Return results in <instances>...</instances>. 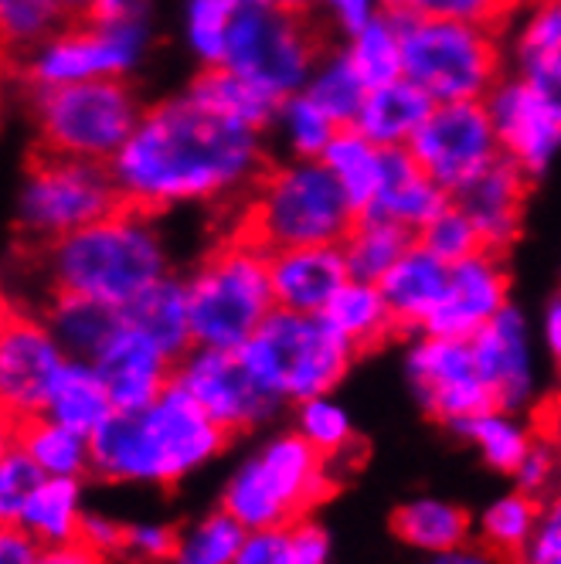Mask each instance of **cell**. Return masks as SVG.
Returning a JSON list of instances; mask_svg holds the SVG:
<instances>
[{"label": "cell", "instance_id": "cell-46", "mask_svg": "<svg viewBox=\"0 0 561 564\" xmlns=\"http://www.w3.org/2000/svg\"><path fill=\"white\" fill-rule=\"evenodd\" d=\"M520 65L561 58V0H538L517 34Z\"/></svg>", "mask_w": 561, "mask_h": 564}, {"label": "cell", "instance_id": "cell-52", "mask_svg": "<svg viewBox=\"0 0 561 564\" xmlns=\"http://www.w3.org/2000/svg\"><path fill=\"white\" fill-rule=\"evenodd\" d=\"M320 8L327 11L334 28L344 34H354L357 28H365L371 18L385 11V0H320Z\"/></svg>", "mask_w": 561, "mask_h": 564}, {"label": "cell", "instance_id": "cell-12", "mask_svg": "<svg viewBox=\"0 0 561 564\" xmlns=\"http://www.w3.org/2000/svg\"><path fill=\"white\" fill-rule=\"evenodd\" d=\"M320 58V42L303 14L256 4L235 18L222 65L283 102L306 89Z\"/></svg>", "mask_w": 561, "mask_h": 564}, {"label": "cell", "instance_id": "cell-25", "mask_svg": "<svg viewBox=\"0 0 561 564\" xmlns=\"http://www.w3.org/2000/svg\"><path fill=\"white\" fill-rule=\"evenodd\" d=\"M435 102L412 83V78H395V83L375 86L357 116V130L381 150H409L416 133L425 127Z\"/></svg>", "mask_w": 561, "mask_h": 564}, {"label": "cell", "instance_id": "cell-4", "mask_svg": "<svg viewBox=\"0 0 561 564\" xmlns=\"http://www.w3.org/2000/svg\"><path fill=\"white\" fill-rule=\"evenodd\" d=\"M357 208L320 160H287L266 167L249 191L238 231L266 252L303 246H344Z\"/></svg>", "mask_w": 561, "mask_h": 564}, {"label": "cell", "instance_id": "cell-50", "mask_svg": "<svg viewBox=\"0 0 561 564\" xmlns=\"http://www.w3.org/2000/svg\"><path fill=\"white\" fill-rule=\"evenodd\" d=\"M290 564H331V538L320 523H290Z\"/></svg>", "mask_w": 561, "mask_h": 564}, {"label": "cell", "instance_id": "cell-51", "mask_svg": "<svg viewBox=\"0 0 561 564\" xmlns=\"http://www.w3.org/2000/svg\"><path fill=\"white\" fill-rule=\"evenodd\" d=\"M123 538H127V523H119L106 513H86L83 520V541L86 547H93L96 554L109 557V554H123Z\"/></svg>", "mask_w": 561, "mask_h": 564}, {"label": "cell", "instance_id": "cell-60", "mask_svg": "<svg viewBox=\"0 0 561 564\" xmlns=\"http://www.w3.org/2000/svg\"><path fill=\"white\" fill-rule=\"evenodd\" d=\"M269 4L279 8V11H290V14H303L306 18V11L320 8V0H269Z\"/></svg>", "mask_w": 561, "mask_h": 564}, {"label": "cell", "instance_id": "cell-24", "mask_svg": "<svg viewBox=\"0 0 561 564\" xmlns=\"http://www.w3.org/2000/svg\"><path fill=\"white\" fill-rule=\"evenodd\" d=\"M450 279V262H443L439 256H432L425 246H416L395 262V269L378 282L385 303L391 310V319L398 330H425L429 316L435 313L439 300H443Z\"/></svg>", "mask_w": 561, "mask_h": 564}, {"label": "cell", "instance_id": "cell-8", "mask_svg": "<svg viewBox=\"0 0 561 564\" xmlns=\"http://www.w3.org/2000/svg\"><path fill=\"white\" fill-rule=\"evenodd\" d=\"M31 106L42 150L89 160V164H112L147 112L127 78L31 93Z\"/></svg>", "mask_w": 561, "mask_h": 564}, {"label": "cell", "instance_id": "cell-32", "mask_svg": "<svg viewBox=\"0 0 561 564\" xmlns=\"http://www.w3.org/2000/svg\"><path fill=\"white\" fill-rule=\"evenodd\" d=\"M11 438L37 463V469L45 476L83 479L86 473H93V438L75 429H65L45 415L11 422Z\"/></svg>", "mask_w": 561, "mask_h": 564}, {"label": "cell", "instance_id": "cell-61", "mask_svg": "<svg viewBox=\"0 0 561 564\" xmlns=\"http://www.w3.org/2000/svg\"><path fill=\"white\" fill-rule=\"evenodd\" d=\"M212 4H218V8H225V11H231L238 18V14L256 8V4H269V0H212Z\"/></svg>", "mask_w": 561, "mask_h": 564}, {"label": "cell", "instance_id": "cell-39", "mask_svg": "<svg viewBox=\"0 0 561 564\" xmlns=\"http://www.w3.org/2000/svg\"><path fill=\"white\" fill-rule=\"evenodd\" d=\"M320 109H324L337 127H354L371 86L360 78V72L350 65L347 52H331L316 62L310 83L303 89Z\"/></svg>", "mask_w": 561, "mask_h": 564}, {"label": "cell", "instance_id": "cell-35", "mask_svg": "<svg viewBox=\"0 0 561 564\" xmlns=\"http://www.w3.org/2000/svg\"><path fill=\"white\" fill-rule=\"evenodd\" d=\"M412 246H416V235L406 231L402 225L375 218V215H360L341 249H344L350 279L381 282Z\"/></svg>", "mask_w": 561, "mask_h": 564}, {"label": "cell", "instance_id": "cell-2", "mask_svg": "<svg viewBox=\"0 0 561 564\" xmlns=\"http://www.w3.org/2000/svg\"><path fill=\"white\" fill-rule=\"evenodd\" d=\"M228 438L184 388L171 384L150 405L116 412L93 435V473L127 487H177L215 463Z\"/></svg>", "mask_w": 561, "mask_h": 564}, {"label": "cell", "instance_id": "cell-3", "mask_svg": "<svg viewBox=\"0 0 561 564\" xmlns=\"http://www.w3.org/2000/svg\"><path fill=\"white\" fill-rule=\"evenodd\" d=\"M52 293L89 296L127 310L153 282L171 275L168 241L150 212L119 205L106 218L45 249Z\"/></svg>", "mask_w": 561, "mask_h": 564}, {"label": "cell", "instance_id": "cell-7", "mask_svg": "<svg viewBox=\"0 0 561 564\" xmlns=\"http://www.w3.org/2000/svg\"><path fill=\"white\" fill-rule=\"evenodd\" d=\"M238 354L279 405H300L331 394L347 378L357 350L324 313L313 316L276 306Z\"/></svg>", "mask_w": 561, "mask_h": 564}, {"label": "cell", "instance_id": "cell-55", "mask_svg": "<svg viewBox=\"0 0 561 564\" xmlns=\"http://www.w3.org/2000/svg\"><path fill=\"white\" fill-rule=\"evenodd\" d=\"M525 78L544 96V102L561 116V58L525 65Z\"/></svg>", "mask_w": 561, "mask_h": 564}, {"label": "cell", "instance_id": "cell-1", "mask_svg": "<svg viewBox=\"0 0 561 564\" xmlns=\"http://www.w3.org/2000/svg\"><path fill=\"white\" fill-rule=\"evenodd\" d=\"M123 205L168 212L252 191L266 174L262 130L218 116L191 93L157 102L109 164Z\"/></svg>", "mask_w": 561, "mask_h": 564}, {"label": "cell", "instance_id": "cell-27", "mask_svg": "<svg viewBox=\"0 0 561 564\" xmlns=\"http://www.w3.org/2000/svg\"><path fill=\"white\" fill-rule=\"evenodd\" d=\"M127 324L150 337L160 350L181 360L194 347L191 334V303H187V279L164 275L147 293H140L127 310Z\"/></svg>", "mask_w": 561, "mask_h": 564}, {"label": "cell", "instance_id": "cell-30", "mask_svg": "<svg viewBox=\"0 0 561 564\" xmlns=\"http://www.w3.org/2000/svg\"><path fill=\"white\" fill-rule=\"evenodd\" d=\"M391 528L412 551L443 554L470 544V513L443 497H412L395 510Z\"/></svg>", "mask_w": 561, "mask_h": 564}, {"label": "cell", "instance_id": "cell-33", "mask_svg": "<svg viewBox=\"0 0 561 564\" xmlns=\"http://www.w3.org/2000/svg\"><path fill=\"white\" fill-rule=\"evenodd\" d=\"M453 432L466 442V446L484 459L490 469L497 473H517V466L525 463V456L535 446L531 429L520 419V412H507V409H484L463 422L453 425Z\"/></svg>", "mask_w": 561, "mask_h": 564}, {"label": "cell", "instance_id": "cell-47", "mask_svg": "<svg viewBox=\"0 0 561 564\" xmlns=\"http://www.w3.org/2000/svg\"><path fill=\"white\" fill-rule=\"evenodd\" d=\"M174 528L160 520H133L127 523V538H123V554H130L140 564H168L174 547H177Z\"/></svg>", "mask_w": 561, "mask_h": 564}, {"label": "cell", "instance_id": "cell-56", "mask_svg": "<svg viewBox=\"0 0 561 564\" xmlns=\"http://www.w3.org/2000/svg\"><path fill=\"white\" fill-rule=\"evenodd\" d=\"M425 564H507V561L484 544H463V547H453L443 554H429Z\"/></svg>", "mask_w": 561, "mask_h": 564}, {"label": "cell", "instance_id": "cell-10", "mask_svg": "<svg viewBox=\"0 0 561 564\" xmlns=\"http://www.w3.org/2000/svg\"><path fill=\"white\" fill-rule=\"evenodd\" d=\"M398 24L406 78L432 102H484L500 83V52L490 28L443 18H398Z\"/></svg>", "mask_w": 561, "mask_h": 564}, {"label": "cell", "instance_id": "cell-16", "mask_svg": "<svg viewBox=\"0 0 561 564\" xmlns=\"http://www.w3.org/2000/svg\"><path fill=\"white\" fill-rule=\"evenodd\" d=\"M68 354L55 340L45 316H31L24 310H8L0 330V398L11 422L34 419L45 405V394Z\"/></svg>", "mask_w": 561, "mask_h": 564}, {"label": "cell", "instance_id": "cell-40", "mask_svg": "<svg viewBox=\"0 0 561 564\" xmlns=\"http://www.w3.org/2000/svg\"><path fill=\"white\" fill-rule=\"evenodd\" d=\"M272 130L290 160H320L341 127L306 93H296L279 102Z\"/></svg>", "mask_w": 561, "mask_h": 564}, {"label": "cell", "instance_id": "cell-43", "mask_svg": "<svg viewBox=\"0 0 561 564\" xmlns=\"http://www.w3.org/2000/svg\"><path fill=\"white\" fill-rule=\"evenodd\" d=\"M517 8V0H385V11L398 18H443L476 28H497Z\"/></svg>", "mask_w": 561, "mask_h": 564}, {"label": "cell", "instance_id": "cell-63", "mask_svg": "<svg viewBox=\"0 0 561 564\" xmlns=\"http://www.w3.org/2000/svg\"><path fill=\"white\" fill-rule=\"evenodd\" d=\"M517 564H535V561H517Z\"/></svg>", "mask_w": 561, "mask_h": 564}, {"label": "cell", "instance_id": "cell-20", "mask_svg": "<svg viewBox=\"0 0 561 564\" xmlns=\"http://www.w3.org/2000/svg\"><path fill=\"white\" fill-rule=\"evenodd\" d=\"M93 365L99 368L112 394L116 412H130L150 405L153 398H160L174 384L177 360L168 350H160L150 337L133 330L123 316V327H119V334L106 344V350Z\"/></svg>", "mask_w": 561, "mask_h": 564}, {"label": "cell", "instance_id": "cell-14", "mask_svg": "<svg viewBox=\"0 0 561 564\" xmlns=\"http://www.w3.org/2000/svg\"><path fill=\"white\" fill-rule=\"evenodd\" d=\"M409 150L450 197L504 156L487 102H435Z\"/></svg>", "mask_w": 561, "mask_h": 564}, {"label": "cell", "instance_id": "cell-59", "mask_svg": "<svg viewBox=\"0 0 561 564\" xmlns=\"http://www.w3.org/2000/svg\"><path fill=\"white\" fill-rule=\"evenodd\" d=\"M96 0H55V8L62 11V18H89Z\"/></svg>", "mask_w": 561, "mask_h": 564}, {"label": "cell", "instance_id": "cell-15", "mask_svg": "<svg viewBox=\"0 0 561 564\" xmlns=\"http://www.w3.org/2000/svg\"><path fill=\"white\" fill-rule=\"evenodd\" d=\"M406 381L422 412L450 429L494 405L470 340L422 334L406 350Z\"/></svg>", "mask_w": 561, "mask_h": 564}, {"label": "cell", "instance_id": "cell-42", "mask_svg": "<svg viewBox=\"0 0 561 564\" xmlns=\"http://www.w3.org/2000/svg\"><path fill=\"white\" fill-rule=\"evenodd\" d=\"M293 429L310 442V446L327 456L331 469L337 466V459L350 456L357 449V438H354V419L350 412L334 401L331 394H320V398H310V401H300L296 405V419H293ZM337 476V473H334Z\"/></svg>", "mask_w": 561, "mask_h": 564}, {"label": "cell", "instance_id": "cell-19", "mask_svg": "<svg viewBox=\"0 0 561 564\" xmlns=\"http://www.w3.org/2000/svg\"><path fill=\"white\" fill-rule=\"evenodd\" d=\"M507 306V272L500 265V256L484 249L450 265L443 300H439L422 334L473 340Z\"/></svg>", "mask_w": 561, "mask_h": 564}, {"label": "cell", "instance_id": "cell-11", "mask_svg": "<svg viewBox=\"0 0 561 564\" xmlns=\"http://www.w3.org/2000/svg\"><path fill=\"white\" fill-rule=\"evenodd\" d=\"M150 48L147 24H106L83 18L78 24L58 28L45 42L24 52L21 75L31 93L62 89L75 83H103L127 78Z\"/></svg>", "mask_w": 561, "mask_h": 564}, {"label": "cell", "instance_id": "cell-57", "mask_svg": "<svg viewBox=\"0 0 561 564\" xmlns=\"http://www.w3.org/2000/svg\"><path fill=\"white\" fill-rule=\"evenodd\" d=\"M541 344H544V354L554 360V368H561V293L544 306V316H541Z\"/></svg>", "mask_w": 561, "mask_h": 564}, {"label": "cell", "instance_id": "cell-22", "mask_svg": "<svg viewBox=\"0 0 561 564\" xmlns=\"http://www.w3.org/2000/svg\"><path fill=\"white\" fill-rule=\"evenodd\" d=\"M525 187L528 174L514 160L500 156L479 177H473L463 191L453 194L456 205L470 215L479 231L487 252H504L520 231V215H525Z\"/></svg>", "mask_w": 561, "mask_h": 564}, {"label": "cell", "instance_id": "cell-28", "mask_svg": "<svg viewBox=\"0 0 561 564\" xmlns=\"http://www.w3.org/2000/svg\"><path fill=\"white\" fill-rule=\"evenodd\" d=\"M42 316L52 327L55 340L62 344V350L78 360H96L106 350V344L119 334V327H123V310L72 293H52Z\"/></svg>", "mask_w": 561, "mask_h": 564}, {"label": "cell", "instance_id": "cell-53", "mask_svg": "<svg viewBox=\"0 0 561 564\" xmlns=\"http://www.w3.org/2000/svg\"><path fill=\"white\" fill-rule=\"evenodd\" d=\"M42 551L45 547L31 534H24L14 523H4V534H0V564H37Z\"/></svg>", "mask_w": 561, "mask_h": 564}, {"label": "cell", "instance_id": "cell-38", "mask_svg": "<svg viewBox=\"0 0 561 564\" xmlns=\"http://www.w3.org/2000/svg\"><path fill=\"white\" fill-rule=\"evenodd\" d=\"M544 503L525 490H510L497 497L484 517H479V544L500 554L504 561H520V554L528 551V544L538 534Z\"/></svg>", "mask_w": 561, "mask_h": 564}, {"label": "cell", "instance_id": "cell-37", "mask_svg": "<svg viewBox=\"0 0 561 564\" xmlns=\"http://www.w3.org/2000/svg\"><path fill=\"white\" fill-rule=\"evenodd\" d=\"M350 65L360 72V78L375 89L385 83H395V78L406 75V48H402V24L391 11H381L378 18H371L365 28H357L354 34H347L344 45Z\"/></svg>", "mask_w": 561, "mask_h": 564}, {"label": "cell", "instance_id": "cell-13", "mask_svg": "<svg viewBox=\"0 0 561 564\" xmlns=\"http://www.w3.org/2000/svg\"><path fill=\"white\" fill-rule=\"evenodd\" d=\"M174 384L184 388L197 401V409L228 435L252 432L283 409L249 371L246 357L238 350L191 347L177 360Z\"/></svg>", "mask_w": 561, "mask_h": 564}, {"label": "cell", "instance_id": "cell-36", "mask_svg": "<svg viewBox=\"0 0 561 564\" xmlns=\"http://www.w3.org/2000/svg\"><path fill=\"white\" fill-rule=\"evenodd\" d=\"M324 316L354 344V350L375 347L388 334L398 330L381 286L378 282H365V279H347L344 290L334 296V303L327 306Z\"/></svg>", "mask_w": 561, "mask_h": 564}, {"label": "cell", "instance_id": "cell-6", "mask_svg": "<svg viewBox=\"0 0 561 564\" xmlns=\"http://www.w3.org/2000/svg\"><path fill=\"white\" fill-rule=\"evenodd\" d=\"M194 347L242 350L276 310L269 252L242 231L187 275Z\"/></svg>", "mask_w": 561, "mask_h": 564}, {"label": "cell", "instance_id": "cell-18", "mask_svg": "<svg viewBox=\"0 0 561 564\" xmlns=\"http://www.w3.org/2000/svg\"><path fill=\"white\" fill-rule=\"evenodd\" d=\"M470 344L476 354V368L490 388L494 405L507 412L531 409L541 381H538V350L525 313L507 306Z\"/></svg>", "mask_w": 561, "mask_h": 564}, {"label": "cell", "instance_id": "cell-17", "mask_svg": "<svg viewBox=\"0 0 561 564\" xmlns=\"http://www.w3.org/2000/svg\"><path fill=\"white\" fill-rule=\"evenodd\" d=\"M500 153L525 171L541 174L561 150V116L544 102V96L525 75L497 83L484 99Z\"/></svg>", "mask_w": 561, "mask_h": 564}, {"label": "cell", "instance_id": "cell-49", "mask_svg": "<svg viewBox=\"0 0 561 564\" xmlns=\"http://www.w3.org/2000/svg\"><path fill=\"white\" fill-rule=\"evenodd\" d=\"M235 564H290V528L249 531Z\"/></svg>", "mask_w": 561, "mask_h": 564}, {"label": "cell", "instance_id": "cell-26", "mask_svg": "<svg viewBox=\"0 0 561 564\" xmlns=\"http://www.w3.org/2000/svg\"><path fill=\"white\" fill-rule=\"evenodd\" d=\"M37 415H45L65 429H75L93 438L116 415V405H112V394L93 360L68 357L58 378L52 381V388L45 394V405Z\"/></svg>", "mask_w": 561, "mask_h": 564}, {"label": "cell", "instance_id": "cell-48", "mask_svg": "<svg viewBox=\"0 0 561 564\" xmlns=\"http://www.w3.org/2000/svg\"><path fill=\"white\" fill-rule=\"evenodd\" d=\"M517 490H525L531 497H551L558 487H561V456H558V446L551 442H535L531 453L525 456V463L517 466Z\"/></svg>", "mask_w": 561, "mask_h": 564}, {"label": "cell", "instance_id": "cell-9", "mask_svg": "<svg viewBox=\"0 0 561 564\" xmlns=\"http://www.w3.org/2000/svg\"><path fill=\"white\" fill-rule=\"evenodd\" d=\"M123 205L109 164L37 153L18 187V228L28 241L55 246Z\"/></svg>", "mask_w": 561, "mask_h": 564}, {"label": "cell", "instance_id": "cell-34", "mask_svg": "<svg viewBox=\"0 0 561 564\" xmlns=\"http://www.w3.org/2000/svg\"><path fill=\"white\" fill-rule=\"evenodd\" d=\"M187 93L197 102H205L208 109H215L218 116H228L235 123L262 130V133H266V127H272L276 109H279V102L269 93H262L256 83H249L246 75L231 72L228 65L205 68L191 83Z\"/></svg>", "mask_w": 561, "mask_h": 564}, {"label": "cell", "instance_id": "cell-23", "mask_svg": "<svg viewBox=\"0 0 561 564\" xmlns=\"http://www.w3.org/2000/svg\"><path fill=\"white\" fill-rule=\"evenodd\" d=\"M450 200L453 197L419 167L412 150H388L378 197L365 215L395 221L406 231L419 235L439 212L450 205Z\"/></svg>", "mask_w": 561, "mask_h": 564}, {"label": "cell", "instance_id": "cell-45", "mask_svg": "<svg viewBox=\"0 0 561 564\" xmlns=\"http://www.w3.org/2000/svg\"><path fill=\"white\" fill-rule=\"evenodd\" d=\"M45 479L48 476L37 469V463L11 438L4 456H0V517H4V523H14L21 517L24 503Z\"/></svg>", "mask_w": 561, "mask_h": 564}, {"label": "cell", "instance_id": "cell-58", "mask_svg": "<svg viewBox=\"0 0 561 564\" xmlns=\"http://www.w3.org/2000/svg\"><path fill=\"white\" fill-rule=\"evenodd\" d=\"M37 564H106V557L96 554L93 547H86L83 541H75V544H62V547H45Z\"/></svg>", "mask_w": 561, "mask_h": 564}, {"label": "cell", "instance_id": "cell-62", "mask_svg": "<svg viewBox=\"0 0 561 564\" xmlns=\"http://www.w3.org/2000/svg\"><path fill=\"white\" fill-rule=\"evenodd\" d=\"M544 510H548V513H554V517L561 520V487H558V490H554V494L548 497V503H544Z\"/></svg>", "mask_w": 561, "mask_h": 564}, {"label": "cell", "instance_id": "cell-29", "mask_svg": "<svg viewBox=\"0 0 561 564\" xmlns=\"http://www.w3.org/2000/svg\"><path fill=\"white\" fill-rule=\"evenodd\" d=\"M86 513L89 510H86L83 479L48 476L24 503L21 517L14 520V528L31 534L42 547H62V544H75L83 538Z\"/></svg>", "mask_w": 561, "mask_h": 564}, {"label": "cell", "instance_id": "cell-54", "mask_svg": "<svg viewBox=\"0 0 561 564\" xmlns=\"http://www.w3.org/2000/svg\"><path fill=\"white\" fill-rule=\"evenodd\" d=\"M147 14L150 0H96L89 18L106 24H147Z\"/></svg>", "mask_w": 561, "mask_h": 564}, {"label": "cell", "instance_id": "cell-41", "mask_svg": "<svg viewBox=\"0 0 561 564\" xmlns=\"http://www.w3.org/2000/svg\"><path fill=\"white\" fill-rule=\"evenodd\" d=\"M246 534L249 531L242 523L218 507L205 517H197L191 528L177 534V547L168 564H235Z\"/></svg>", "mask_w": 561, "mask_h": 564}, {"label": "cell", "instance_id": "cell-31", "mask_svg": "<svg viewBox=\"0 0 561 564\" xmlns=\"http://www.w3.org/2000/svg\"><path fill=\"white\" fill-rule=\"evenodd\" d=\"M385 156L388 150L371 143L357 127H341L327 153L320 156V164L331 171V177L350 197L357 215H365L378 197V187L385 177Z\"/></svg>", "mask_w": 561, "mask_h": 564}, {"label": "cell", "instance_id": "cell-5", "mask_svg": "<svg viewBox=\"0 0 561 564\" xmlns=\"http://www.w3.org/2000/svg\"><path fill=\"white\" fill-rule=\"evenodd\" d=\"M337 482L327 456H320L296 429L276 432L228 473L222 510H228L246 531L290 528L306 520V510L324 500Z\"/></svg>", "mask_w": 561, "mask_h": 564}, {"label": "cell", "instance_id": "cell-21", "mask_svg": "<svg viewBox=\"0 0 561 564\" xmlns=\"http://www.w3.org/2000/svg\"><path fill=\"white\" fill-rule=\"evenodd\" d=\"M269 275L279 310L320 316L344 290L350 269L341 246H303L269 252Z\"/></svg>", "mask_w": 561, "mask_h": 564}, {"label": "cell", "instance_id": "cell-44", "mask_svg": "<svg viewBox=\"0 0 561 564\" xmlns=\"http://www.w3.org/2000/svg\"><path fill=\"white\" fill-rule=\"evenodd\" d=\"M416 238H419V246H425L432 256H439L450 265L484 252V241H479L476 225L470 221V215L456 205V200H450V205L439 212Z\"/></svg>", "mask_w": 561, "mask_h": 564}]
</instances>
